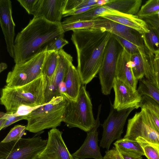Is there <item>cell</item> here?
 Masks as SVG:
<instances>
[{"mask_svg": "<svg viewBox=\"0 0 159 159\" xmlns=\"http://www.w3.org/2000/svg\"><path fill=\"white\" fill-rule=\"evenodd\" d=\"M72 31L71 39L76 51L77 69L82 84L86 85L98 73L112 34L103 28Z\"/></svg>", "mask_w": 159, "mask_h": 159, "instance_id": "1", "label": "cell"}, {"mask_svg": "<svg viewBox=\"0 0 159 159\" xmlns=\"http://www.w3.org/2000/svg\"><path fill=\"white\" fill-rule=\"evenodd\" d=\"M61 24L34 18L17 34L14 41L15 64L24 63L47 49L51 42L64 36Z\"/></svg>", "mask_w": 159, "mask_h": 159, "instance_id": "2", "label": "cell"}, {"mask_svg": "<svg viewBox=\"0 0 159 159\" xmlns=\"http://www.w3.org/2000/svg\"><path fill=\"white\" fill-rule=\"evenodd\" d=\"M46 77L41 76L23 86L10 87L5 85L1 91V104L7 113L16 111L22 105L34 107L45 104Z\"/></svg>", "mask_w": 159, "mask_h": 159, "instance_id": "3", "label": "cell"}, {"mask_svg": "<svg viewBox=\"0 0 159 159\" xmlns=\"http://www.w3.org/2000/svg\"><path fill=\"white\" fill-rule=\"evenodd\" d=\"M61 95L25 116L27 121L26 130L38 133L60 125L67 104L66 97Z\"/></svg>", "mask_w": 159, "mask_h": 159, "instance_id": "4", "label": "cell"}, {"mask_svg": "<svg viewBox=\"0 0 159 159\" xmlns=\"http://www.w3.org/2000/svg\"><path fill=\"white\" fill-rule=\"evenodd\" d=\"M66 98L67 104L62 122L69 128H78L88 132L94 126L96 120L91 100L85 87L82 84L76 101Z\"/></svg>", "mask_w": 159, "mask_h": 159, "instance_id": "5", "label": "cell"}, {"mask_svg": "<svg viewBox=\"0 0 159 159\" xmlns=\"http://www.w3.org/2000/svg\"><path fill=\"white\" fill-rule=\"evenodd\" d=\"M42 132L30 138H21L8 143L1 142L0 159H37L48 141L40 136Z\"/></svg>", "mask_w": 159, "mask_h": 159, "instance_id": "6", "label": "cell"}, {"mask_svg": "<svg viewBox=\"0 0 159 159\" xmlns=\"http://www.w3.org/2000/svg\"><path fill=\"white\" fill-rule=\"evenodd\" d=\"M47 51V49L24 63L15 64L8 73L6 85L10 87L23 86L41 76Z\"/></svg>", "mask_w": 159, "mask_h": 159, "instance_id": "7", "label": "cell"}, {"mask_svg": "<svg viewBox=\"0 0 159 159\" xmlns=\"http://www.w3.org/2000/svg\"><path fill=\"white\" fill-rule=\"evenodd\" d=\"M111 103L109 114L102 125L103 132L100 142V147L107 151L114 140L120 139L127 117L133 110L136 109L134 107L117 110Z\"/></svg>", "mask_w": 159, "mask_h": 159, "instance_id": "8", "label": "cell"}, {"mask_svg": "<svg viewBox=\"0 0 159 159\" xmlns=\"http://www.w3.org/2000/svg\"><path fill=\"white\" fill-rule=\"evenodd\" d=\"M138 137L159 146V133L155 130L145 108H141L139 112L128 120L124 138L136 141Z\"/></svg>", "mask_w": 159, "mask_h": 159, "instance_id": "9", "label": "cell"}, {"mask_svg": "<svg viewBox=\"0 0 159 159\" xmlns=\"http://www.w3.org/2000/svg\"><path fill=\"white\" fill-rule=\"evenodd\" d=\"M118 42L112 35L105 49L102 63L98 73L102 93H110L116 78Z\"/></svg>", "mask_w": 159, "mask_h": 159, "instance_id": "10", "label": "cell"}, {"mask_svg": "<svg viewBox=\"0 0 159 159\" xmlns=\"http://www.w3.org/2000/svg\"><path fill=\"white\" fill-rule=\"evenodd\" d=\"M115 98L113 107L120 110L132 107H139L142 97L137 90H134L130 86L120 80L115 78L113 86Z\"/></svg>", "mask_w": 159, "mask_h": 159, "instance_id": "11", "label": "cell"}, {"mask_svg": "<svg viewBox=\"0 0 159 159\" xmlns=\"http://www.w3.org/2000/svg\"><path fill=\"white\" fill-rule=\"evenodd\" d=\"M62 134L56 128L48 132L47 145L37 159H74L64 142Z\"/></svg>", "mask_w": 159, "mask_h": 159, "instance_id": "12", "label": "cell"}, {"mask_svg": "<svg viewBox=\"0 0 159 159\" xmlns=\"http://www.w3.org/2000/svg\"><path fill=\"white\" fill-rule=\"evenodd\" d=\"M101 105L98 107V111L94 126L87 132L86 138L80 148L71 155L78 159L93 158L103 159L98 145V129L100 125L99 116Z\"/></svg>", "mask_w": 159, "mask_h": 159, "instance_id": "13", "label": "cell"}, {"mask_svg": "<svg viewBox=\"0 0 159 159\" xmlns=\"http://www.w3.org/2000/svg\"><path fill=\"white\" fill-rule=\"evenodd\" d=\"M0 23L7 52L14 58L15 24L12 16L11 2L10 0H0Z\"/></svg>", "mask_w": 159, "mask_h": 159, "instance_id": "14", "label": "cell"}, {"mask_svg": "<svg viewBox=\"0 0 159 159\" xmlns=\"http://www.w3.org/2000/svg\"><path fill=\"white\" fill-rule=\"evenodd\" d=\"M118 54L116 78L123 81L136 90L138 80L135 78L131 63V55L121 47Z\"/></svg>", "mask_w": 159, "mask_h": 159, "instance_id": "15", "label": "cell"}, {"mask_svg": "<svg viewBox=\"0 0 159 159\" xmlns=\"http://www.w3.org/2000/svg\"><path fill=\"white\" fill-rule=\"evenodd\" d=\"M67 0H42L34 18L42 17L50 22L61 23Z\"/></svg>", "mask_w": 159, "mask_h": 159, "instance_id": "16", "label": "cell"}, {"mask_svg": "<svg viewBox=\"0 0 159 159\" xmlns=\"http://www.w3.org/2000/svg\"><path fill=\"white\" fill-rule=\"evenodd\" d=\"M144 45L139 48V53L131 55V66L135 78L139 80L143 77L154 85L155 82L148 54L145 52Z\"/></svg>", "mask_w": 159, "mask_h": 159, "instance_id": "17", "label": "cell"}, {"mask_svg": "<svg viewBox=\"0 0 159 159\" xmlns=\"http://www.w3.org/2000/svg\"><path fill=\"white\" fill-rule=\"evenodd\" d=\"M99 17L129 27L141 34L149 31L147 23L138 16L125 14L112 10L110 12L104 14Z\"/></svg>", "mask_w": 159, "mask_h": 159, "instance_id": "18", "label": "cell"}, {"mask_svg": "<svg viewBox=\"0 0 159 159\" xmlns=\"http://www.w3.org/2000/svg\"><path fill=\"white\" fill-rule=\"evenodd\" d=\"M64 82L66 92L64 95L71 100L76 101L82 84L77 69L72 63L69 65Z\"/></svg>", "mask_w": 159, "mask_h": 159, "instance_id": "19", "label": "cell"}, {"mask_svg": "<svg viewBox=\"0 0 159 159\" xmlns=\"http://www.w3.org/2000/svg\"><path fill=\"white\" fill-rule=\"evenodd\" d=\"M59 58L55 72L51 79L48 78L51 86L59 92V85L64 81L69 64L72 63V57L62 49L58 51Z\"/></svg>", "mask_w": 159, "mask_h": 159, "instance_id": "20", "label": "cell"}, {"mask_svg": "<svg viewBox=\"0 0 159 159\" xmlns=\"http://www.w3.org/2000/svg\"><path fill=\"white\" fill-rule=\"evenodd\" d=\"M106 30L139 47L143 45L142 38L140 40L135 32L137 31L129 27L109 20Z\"/></svg>", "mask_w": 159, "mask_h": 159, "instance_id": "21", "label": "cell"}, {"mask_svg": "<svg viewBox=\"0 0 159 159\" xmlns=\"http://www.w3.org/2000/svg\"><path fill=\"white\" fill-rule=\"evenodd\" d=\"M142 3L141 0H112L104 6L122 13L135 15L139 11Z\"/></svg>", "mask_w": 159, "mask_h": 159, "instance_id": "22", "label": "cell"}, {"mask_svg": "<svg viewBox=\"0 0 159 159\" xmlns=\"http://www.w3.org/2000/svg\"><path fill=\"white\" fill-rule=\"evenodd\" d=\"M109 20L98 17L95 19L79 21L61 24L64 32L75 29L106 28Z\"/></svg>", "mask_w": 159, "mask_h": 159, "instance_id": "23", "label": "cell"}, {"mask_svg": "<svg viewBox=\"0 0 159 159\" xmlns=\"http://www.w3.org/2000/svg\"><path fill=\"white\" fill-rule=\"evenodd\" d=\"M112 10L104 6L98 7L83 13L66 18L61 22V24H65L79 21L95 19L104 14L109 13Z\"/></svg>", "mask_w": 159, "mask_h": 159, "instance_id": "24", "label": "cell"}, {"mask_svg": "<svg viewBox=\"0 0 159 159\" xmlns=\"http://www.w3.org/2000/svg\"><path fill=\"white\" fill-rule=\"evenodd\" d=\"M59 55L58 51H47L42 69L43 74L51 79L57 67Z\"/></svg>", "mask_w": 159, "mask_h": 159, "instance_id": "25", "label": "cell"}, {"mask_svg": "<svg viewBox=\"0 0 159 159\" xmlns=\"http://www.w3.org/2000/svg\"><path fill=\"white\" fill-rule=\"evenodd\" d=\"M137 90L141 96H147L159 105V89L145 77L139 80Z\"/></svg>", "mask_w": 159, "mask_h": 159, "instance_id": "26", "label": "cell"}, {"mask_svg": "<svg viewBox=\"0 0 159 159\" xmlns=\"http://www.w3.org/2000/svg\"><path fill=\"white\" fill-rule=\"evenodd\" d=\"M148 26V32L141 34V37L145 48L148 52L153 53L159 51V36L155 29Z\"/></svg>", "mask_w": 159, "mask_h": 159, "instance_id": "27", "label": "cell"}, {"mask_svg": "<svg viewBox=\"0 0 159 159\" xmlns=\"http://www.w3.org/2000/svg\"><path fill=\"white\" fill-rule=\"evenodd\" d=\"M113 144L118 150L133 152L144 155L142 147L137 141L123 138L117 140Z\"/></svg>", "mask_w": 159, "mask_h": 159, "instance_id": "28", "label": "cell"}, {"mask_svg": "<svg viewBox=\"0 0 159 159\" xmlns=\"http://www.w3.org/2000/svg\"><path fill=\"white\" fill-rule=\"evenodd\" d=\"M137 141L141 145L148 159H159V146L146 139L138 137Z\"/></svg>", "mask_w": 159, "mask_h": 159, "instance_id": "29", "label": "cell"}, {"mask_svg": "<svg viewBox=\"0 0 159 159\" xmlns=\"http://www.w3.org/2000/svg\"><path fill=\"white\" fill-rule=\"evenodd\" d=\"M159 12V0H149L141 7L137 14L142 19L153 16Z\"/></svg>", "mask_w": 159, "mask_h": 159, "instance_id": "30", "label": "cell"}, {"mask_svg": "<svg viewBox=\"0 0 159 159\" xmlns=\"http://www.w3.org/2000/svg\"><path fill=\"white\" fill-rule=\"evenodd\" d=\"M98 0H67L63 16L73 10L97 5Z\"/></svg>", "mask_w": 159, "mask_h": 159, "instance_id": "31", "label": "cell"}, {"mask_svg": "<svg viewBox=\"0 0 159 159\" xmlns=\"http://www.w3.org/2000/svg\"><path fill=\"white\" fill-rule=\"evenodd\" d=\"M152 69L154 85L159 89V51L147 52Z\"/></svg>", "mask_w": 159, "mask_h": 159, "instance_id": "32", "label": "cell"}, {"mask_svg": "<svg viewBox=\"0 0 159 159\" xmlns=\"http://www.w3.org/2000/svg\"><path fill=\"white\" fill-rule=\"evenodd\" d=\"M26 130V126L18 125L12 128L4 139L2 143L17 141L21 138Z\"/></svg>", "mask_w": 159, "mask_h": 159, "instance_id": "33", "label": "cell"}, {"mask_svg": "<svg viewBox=\"0 0 159 159\" xmlns=\"http://www.w3.org/2000/svg\"><path fill=\"white\" fill-rule=\"evenodd\" d=\"M42 0H17L29 14L34 15L39 9Z\"/></svg>", "mask_w": 159, "mask_h": 159, "instance_id": "34", "label": "cell"}, {"mask_svg": "<svg viewBox=\"0 0 159 159\" xmlns=\"http://www.w3.org/2000/svg\"><path fill=\"white\" fill-rule=\"evenodd\" d=\"M114 35L120 46L124 48L131 55L139 53V47L119 36Z\"/></svg>", "mask_w": 159, "mask_h": 159, "instance_id": "35", "label": "cell"}, {"mask_svg": "<svg viewBox=\"0 0 159 159\" xmlns=\"http://www.w3.org/2000/svg\"><path fill=\"white\" fill-rule=\"evenodd\" d=\"M0 115V116L2 117L5 119L4 124L0 127V130L18 121L22 120H25V116L16 117L13 116L11 113H5L1 112Z\"/></svg>", "mask_w": 159, "mask_h": 159, "instance_id": "36", "label": "cell"}, {"mask_svg": "<svg viewBox=\"0 0 159 159\" xmlns=\"http://www.w3.org/2000/svg\"><path fill=\"white\" fill-rule=\"evenodd\" d=\"M64 37L61 36L49 43L47 47V51H58L62 49L64 46L69 43Z\"/></svg>", "mask_w": 159, "mask_h": 159, "instance_id": "37", "label": "cell"}, {"mask_svg": "<svg viewBox=\"0 0 159 159\" xmlns=\"http://www.w3.org/2000/svg\"><path fill=\"white\" fill-rule=\"evenodd\" d=\"M141 107L149 109L154 111L159 116V105L150 98L144 96L140 104Z\"/></svg>", "mask_w": 159, "mask_h": 159, "instance_id": "38", "label": "cell"}, {"mask_svg": "<svg viewBox=\"0 0 159 159\" xmlns=\"http://www.w3.org/2000/svg\"><path fill=\"white\" fill-rule=\"evenodd\" d=\"M42 105L34 107L22 105L19 107L16 111L10 113H11L13 116L16 117L25 116L30 113L34 110L40 107Z\"/></svg>", "mask_w": 159, "mask_h": 159, "instance_id": "39", "label": "cell"}, {"mask_svg": "<svg viewBox=\"0 0 159 159\" xmlns=\"http://www.w3.org/2000/svg\"><path fill=\"white\" fill-rule=\"evenodd\" d=\"M148 25L155 29L159 36V12L152 16L142 18Z\"/></svg>", "mask_w": 159, "mask_h": 159, "instance_id": "40", "label": "cell"}, {"mask_svg": "<svg viewBox=\"0 0 159 159\" xmlns=\"http://www.w3.org/2000/svg\"><path fill=\"white\" fill-rule=\"evenodd\" d=\"M145 108L146 109L155 130L159 133V116L152 110L148 108Z\"/></svg>", "mask_w": 159, "mask_h": 159, "instance_id": "41", "label": "cell"}, {"mask_svg": "<svg viewBox=\"0 0 159 159\" xmlns=\"http://www.w3.org/2000/svg\"><path fill=\"white\" fill-rule=\"evenodd\" d=\"M103 159H123L120 152L115 147L106 151Z\"/></svg>", "mask_w": 159, "mask_h": 159, "instance_id": "42", "label": "cell"}, {"mask_svg": "<svg viewBox=\"0 0 159 159\" xmlns=\"http://www.w3.org/2000/svg\"><path fill=\"white\" fill-rule=\"evenodd\" d=\"M118 151L123 159H143L142 155L137 153L126 151Z\"/></svg>", "mask_w": 159, "mask_h": 159, "instance_id": "43", "label": "cell"}, {"mask_svg": "<svg viewBox=\"0 0 159 159\" xmlns=\"http://www.w3.org/2000/svg\"><path fill=\"white\" fill-rule=\"evenodd\" d=\"M98 7L99 6L97 5H95L92 6L82 8L78 9L73 10L63 15V17L80 14L87 12L90 10Z\"/></svg>", "mask_w": 159, "mask_h": 159, "instance_id": "44", "label": "cell"}, {"mask_svg": "<svg viewBox=\"0 0 159 159\" xmlns=\"http://www.w3.org/2000/svg\"><path fill=\"white\" fill-rule=\"evenodd\" d=\"M59 90L60 94L66 93V88L64 81L61 82L59 84Z\"/></svg>", "mask_w": 159, "mask_h": 159, "instance_id": "45", "label": "cell"}, {"mask_svg": "<svg viewBox=\"0 0 159 159\" xmlns=\"http://www.w3.org/2000/svg\"><path fill=\"white\" fill-rule=\"evenodd\" d=\"M7 64L4 63H1L0 65V72H1L3 70L7 68Z\"/></svg>", "mask_w": 159, "mask_h": 159, "instance_id": "46", "label": "cell"}, {"mask_svg": "<svg viewBox=\"0 0 159 159\" xmlns=\"http://www.w3.org/2000/svg\"><path fill=\"white\" fill-rule=\"evenodd\" d=\"M74 158V159H76V158Z\"/></svg>", "mask_w": 159, "mask_h": 159, "instance_id": "47", "label": "cell"}]
</instances>
